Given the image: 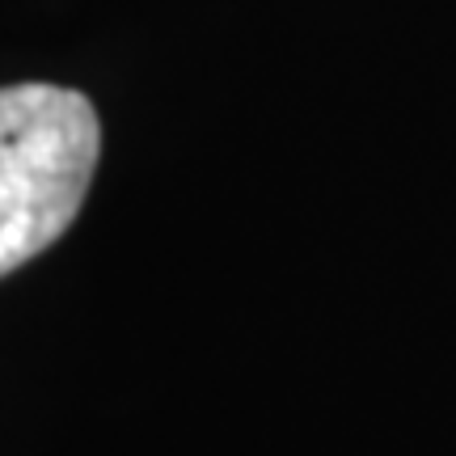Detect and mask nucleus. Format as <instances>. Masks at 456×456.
Here are the masks:
<instances>
[{
    "instance_id": "1",
    "label": "nucleus",
    "mask_w": 456,
    "mask_h": 456,
    "mask_svg": "<svg viewBox=\"0 0 456 456\" xmlns=\"http://www.w3.org/2000/svg\"><path fill=\"white\" fill-rule=\"evenodd\" d=\"M98 157L102 123L85 94L64 85L0 89V279L64 237Z\"/></svg>"
}]
</instances>
